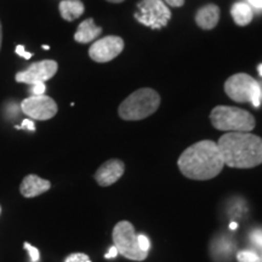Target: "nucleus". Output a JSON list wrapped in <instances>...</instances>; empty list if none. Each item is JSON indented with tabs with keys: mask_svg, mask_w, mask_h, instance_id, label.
Listing matches in <instances>:
<instances>
[{
	"mask_svg": "<svg viewBox=\"0 0 262 262\" xmlns=\"http://www.w3.org/2000/svg\"><path fill=\"white\" fill-rule=\"evenodd\" d=\"M45 90H47V86H45L44 83H37L32 85V94L33 96H39V95H44Z\"/></svg>",
	"mask_w": 262,
	"mask_h": 262,
	"instance_id": "4be33fe9",
	"label": "nucleus"
},
{
	"mask_svg": "<svg viewBox=\"0 0 262 262\" xmlns=\"http://www.w3.org/2000/svg\"><path fill=\"white\" fill-rule=\"evenodd\" d=\"M64 262H91L90 257L86 254L83 253H74L66 258Z\"/></svg>",
	"mask_w": 262,
	"mask_h": 262,
	"instance_id": "a211bd4d",
	"label": "nucleus"
},
{
	"mask_svg": "<svg viewBox=\"0 0 262 262\" xmlns=\"http://www.w3.org/2000/svg\"><path fill=\"white\" fill-rule=\"evenodd\" d=\"M24 247H25L26 250H28L29 256H31L32 262H38L39 260H40V253H39V250H38L37 248L32 247V245L29 244V243H27V242H26Z\"/></svg>",
	"mask_w": 262,
	"mask_h": 262,
	"instance_id": "6ab92c4d",
	"label": "nucleus"
},
{
	"mask_svg": "<svg viewBox=\"0 0 262 262\" xmlns=\"http://www.w3.org/2000/svg\"><path fill=\"white\" fill-rule=\"evenodd\" d=\"M225 93L238 103H251L258 108L262 102V85L245 73L233 74L226 80Z\"/></svg>",
	"mask_w": 262,
	"mask_h": 262,
	"instance_id": "39448f33",
	"label": "nucleus"
},
{
	"mask_svg": "<svg viewBox=\"0 0 262 262\" xmlns=\"http://www.w3.org/2000/svg\"><path fill=\"white\" fill-rule=\"evenodd\" d=\"M125 171V164L120 159H110L104 162L95 172V180L102 187L113 185L122 178Z\"/></svg>",
	"mask_w": 262,
	"mask_h": 262,
	"instance_id": "9b49d317",
	"label": "nucleus"
},
{
	"mask_svg": "<svg viewBox=\"0 0 262 262\" xmlns=\"http://www.w3.org/2000/svg\"><path fill=\"white\" fill-rule=\"evenodd\" d=\"M237 227H238L237 222H231V225H229V228L231 229H237Z\"/></svg>",
	"mask_w": 262,
	"mask_h": 262,
	"instance_id": "c85d7f7f",
	"label": "nucleus"
},
{
	"mask_svg": "<svg viewBox=\"0 0 262 262\" xmlns=\"http://www.w3.org/2000/svg\"><path fill=\"white\" fill-rule=\"evenodd\" d=\"M101 33H102V28L95 25L93 18H88L78 26L77 32L74 34V40L80 44H88L100 37Z\"/></svg>",
	"mask_w": 262,
	"mask_h": 262,
	"instance_id": "4468645a",
	"label": "nucleus"
},
{
	"mask_svg": "<svg viewBox=\"0 0 262 262\" xmlns=\"http://www.w3.org/2000/svg\"><path fill=\"white\" fill-rule=\"evenodd\" d=\"M42 48H44V50H49L50 49V47H48V45H42Z\"/></svg>",
	"mask_w": 262,
	"mask_h": 262,
	"instance_id": "2f4dec72",
	"label": "nucleus"
},
{
	"mask_svg": "<svg viewBox=\"0 0 262 262\" xmlns=\"http://www.w3.org/2000/svg\"><path fill=\"white\" fill-rule=\"evenodd\" d=\"M21 110L26 116L35 120H49L56 116L57 103L45 95L31 96L21 102Z\"/></svg>",
	"mask_w": 262,
	"mask_h": 262,
	"instance_id": "6e6552de",
	"label": "nucleus"
},
{
	"mask_svg": "<svg viewBox=\"0 0 262 262\" xmlns=\"http://www.w3.org/2000/svg\"><path fill=\"white\" fill-rule=\"evenodd\" d=\"M254 11H262V0H245Z\"/></svg>",
	"mask_w": 262,
	"mask_h": 262,
	"instance_id": "b1692460",
	"label": "nucleus"
},
{
	"mask_svg": "<svg viewBox=\"0 0 262 262\" xmlns=\"http://www.w3.org/2000/svg\"><path fill=\"white\" fill-rule=\"evenodd\" d=\"M210 120L216 130L226 133H250L256 125L253 114L232 106H216L210 113Z\"/></svg>",
	"mask_w": 262,
	"mask_h": 262,
	"instance_id": "20e7f679",
	"label": "nucleus"
},
{
	"mask_svg": "<svg viewBox=\"0 0 262 262\" xmlns=\"http://www.w3.org/2000/svg\"><path fill=\"white\" fill-rule=\"evenodd\" d=\"M58 70V64L54 60H44L32 63L26 71L16 74V81L28 85L45 83L50 80Z\"/></svg>",
	"mask_w": 262,
	"mask_h": 262,
	"instance_id": "9d476101",
	"label": "nucleus"
},
{
	"mask_svg": "<svg viewBox=\"0 0 262 262\" xmlns=\"http://www.w3.org/2000/svg\"><path fill=\"white\" fill-rule=\"evenodd\" d=\"M124 50V40L117 35L98 39L89 49V56L98 63H106L119 56Z\"/></svg>",
	"mask_w": 262,
	"mask_h": 262,
	"instance_id": "1a4fd4ad",
	"label": "nucleus"
},
{
	"mask_svg": "<svg viewBox=\"0 0 262 262\" xmlns=\"http://www.w3.org/2000/svg\"><path fill=\"white\" fill-rule=\"evenodd\" d=\"M110 3H114V4H119V3H123L124 0H107Z\"/></svg>",
	"mask_w": 262,
	"mask_h": 262,
	"instance_id": "c756f323",
	"label": "nucleus"
},
{
	"mask_svg": "<svg viewBox=\"0 0 262 262\" xmlns=\"http://www.w3.org/2000/svg\"><path fill=\"white\" fill-rule=\"evenodd\" d=\"M225 165L251 169L262 164V139L250 133H226L217 142Z\"/></svg>",
	"mask_w": 262,
	"mask_h": 262,
	"instance_id": "f03ea898",
	"label": "nucleus"
},
{
	"mask_svg": "<svg viewBox=\"0 0 262 262\" xmlns=\"http://www.w3.org/2000/svg\"><path fill=\"white\" fill-rule=\"evenodd\" d=\"M134 16L146 27L162 29L169 24L171 11L163 0H141Z\"/></svg>",
	"mask_w": 262,
	"mask_h": 262,
	"instance_id": "0eeeda50",
	"label": "nucleus"
},
{
	"mask_svg": "<svg viewBox=\"0 0 262 262\" xmlns=\"http://www.w3.org/2000/svg\"><path fill=\"white\" fill-rule=\"evenodd\" d=\"M60 14L66 21L72 22L84 14V4L80 0H62L60 3Z\"/></svg>",
	"mask_w": 262,
	"mask_h": 262,
	"instance_id": "dca6fc26",
	"label": "nucleus"
},
{
	"mask_svg": "<svg viewBox=\"0 0 262 262\" xmlns=\"http://www.w3.org/2000/svg\"><path fill=\"white\" fill-rule=\"evenodd\" d=\"M163 2L171 8H181L185 5V0H163Z\"/></svg>",
	"mask_w": 262,
	"mask_h": 262,
	"instance_id": "a878e982",
	"label": "nucleus"
},
{
	"mask_svg": "<svg viewBox=\"0 0 262 262\" xmlns=\"http://www.w3.org/2000/svg\"><path fill=\"white\" fill-rule=\"evenodd\" d=\"M16 54L19 55L21 57L26 58V60H29V58H32V56H33V54L25 50L24 45H17V47H16Z\"/></svg>",
	"mask_w": 262,
	"mask_h": 262,
	"instance_id": "5701e85b",
	"label": "nucleus"
},
{
	"mask_svg": "<svg viewBox=\"0 0 262 262\" xmlns=\"http://www.w3.org/2000/svg\"><path fill=\"white\" fill-rule=\"evenodd\" d=\"M16 129H28V130H31V131H34L35 130V126H34V123H33L32 120L25 119L24 122H22V125L16 126Z\"/></svg>",
	"mask_w": 262,
	"mask_h": 262,
	"instance_id": "393cba45",
	"label": "nucleus"
},
{
	"mask_svg": "<svg viewBox=\"0 0 262 262\" xmlns=\"http://www.w3.org/2000/svg\"><path fill=\"white\" fill-rule=\"evenodd\" d=\"M219 21H220V8L215 4L203 6L195 14V24L205 31L215 28Z\"/></svg>",
	"mask_w": 262,
	"mask_h": 262,
	"instance_id": "ddd939ff",
	"label": "nucleus"
},
{
	"mask_svg": "<svg viewBox=\"0 0 262 262\" xmlns=\"http://www.w3.org/2000/svg\"><path fill=\"white\" fill-rule=\"evenodd\" d=\"M137 239H139L140 248L142 249L143 251H146V253H148L149 248H150V242H149V239L147 238L145 234H139V235H137Z\"/></svg>",
	"mask_w": 262,
	"mask_h": 262,
	"instance_id": "aec40b11",
	"label": "nucleus"
},
{
	"mask_svg": "<svg viewBox=\"0 0 262 262\" xmlns=\"http://www.w3.org/2000/svg\"><path fill=\"white\" fill-rule=\"evenodd\" d=\"M257 71H258V74H260L261 77H262V63L258 64V67H257Z\"/></svg>",
	"mask_w": 262,
	"mask_h": 262,
	"instance_id": "7c9ffc66",
	"label": "nucleus"
},
{
	"mask_svg": "<svg viewBox=\"0 0 262 262\" xmlns=\"http://www.w3.org/2000/svg\"><path fill=\"white\" fill-rule=\"evenodd\" d=\"M231 16L235 25L244 27L253 21L254 10L247 2H237L232 5Z\"/></svg>",
	"mask_w": 262,
	"mask_h": 262,
	"instance_id": "2eb2a0df",
	"label": "nucleus"
},
{
	"mask_svg": "<svg viewBox=\"0 0 262 262\" xmlns=\"http://www.w3.org/2000/svg\"><path fill=\"white\" fill-rule=\"evenodd\" d=\"M113 243L118 253L133 261H143L148 253L140 248L135 228L129 221H120L113 228Z\"/></svg>",
	"mask_w": 262,
	"mask_h": 262,
	"instance_id": "423d86ee",
	"label": "nucleus"
},
{
	"mask_svg": "<svg viewBox=\"0 0 262 262\" xmlns=\"http://www.w3.org/2000/svg\"><path fill=\"white\" fill-rule=\"evenodd\" d=\"M118 254H119V253H118L117 248L116 247H112V248L110 249V250H108V253L104 255V257H106V258H114Z\"/></svg>",
	"mask_w": 262,
	"mask_h": 262,
	"instance_id": "bb28decb",
	"label": "nucleus"
},
{
	"mask_svg": "<svg viewBox=\"0 0 262 262\" xmlns=\"http://www.w3.org/2000/svg\"><path fill=\"white\" fill-rule=\"evenodd\" d=\"M251 242L256 245L258 248H262V231L261 229H257V231H254L250 235Z\"/></svg>",
	"mask_w": 262,
	"mask_h": 262,
	"instance_id": "412c9836",
	"label": "nucleus"
},
{
	"mask_svg": "<svg viewBox=\"0 0 262 262\" xmlns=\"http://www.w3.org/2000/svg\"><path fill=\"white\" fill-rule=\"evenodd\" d=\"M51 188V182L39 178L38 175H27L19 186V192L25 198H34L48 192Z\"/></svg>",
	"mask_w": 262,
	"mask_h": 262,
	"instance_id": "f8f14e48",
	"label": "nucleus"
},
{
	"mask_svg": "<svg viewBox=\"0 0 262 262\" xmlns=\"http://www.w3.org/2000/svg\"><path fill=\"white\" fill-rule=\"evenodd\" d=\"M160 104V96L156 90L142 88L136 90L120 103L118 108L119 117L127 122L142 120L157 112Z\"/></svg>",
	"mask_w": 262,
	"mask_h": 262,
	"instance_id": "7ed1b4c3",
	"label": "nucleus"
},
{
	"mask_svg": "<svg viewBox=\"0 0 262 262\" xmlns=\"http://www.w3.org/2000/svg\"><path fill=\"white\" fill-rule=\"evenodd\" d=\"M2 41H3V29H2V22H0V49H2Z\"/></svg>",
	"mask_w": 262,
	"mask_h": 262,
	"instance_id": "cd10ccee",
	"label": "nucleus"
},
{
	"mask_svg": "<svg viewBox=\"0 0 262 262\" xmlns=\"http://www.w3.org/2000/svg\"><path fill=\"white\" fill-rule=\"evenodd\" d=\"M178 165L185 178L206 181L216 178L224 169L225 163L217 143L204 140L183 150L178 160Z\"/></svg>",
	"mask_w": 262,
	"mask_h": 262,
	"instance_id": "f257e3e1",
	"label": "nucleus"
},
{
	"mask_svg": "<svg viewBox=\"0 0 262 262\" xmlns=\"http://www.w3.org/2000/svg\"><path fill=\"white\" fill-rule=\"evenodd\" d=\"M238 262H261L256 253L250 250H242L237 254Z\"/></svg>",
	"mask_w": 262,
	"mask_h": 262,
	"instance_id": "f3484780",
	"label": "nucleus"
}]
</instances>
